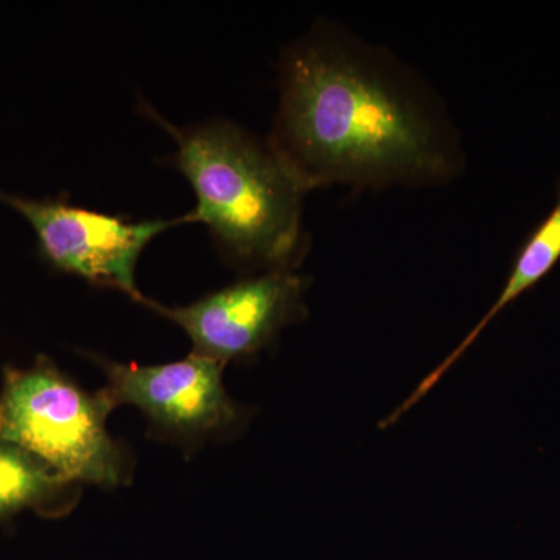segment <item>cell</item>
<instances>
[{
  "instance_id": "6da1fadb",
  "label": "cell",
  "mask_w": 560,
  "mask_h": 560,
  "mask_svg": "<svg viewBox=\"0 0 560 560\" xmlns=\"http://www.w3.org/2000/svg\"><path fill=\"white\" fill-rule=\"evenodd\" d=\"M270 143L307 190L434 184L460 167L448 120L410 70L330 31L283 55Z\"/></svg>"
},
{
  "instance_id": "7a4b0ae2",
  "label": "cell",
  "mask_w": 560,
  "mask_h": 560,
  "mask_svg": "<svg viewBox=\"0 0 560 560\" xmlns=\"http://www.w3.org/2000/svg\"><path fill=\"white\" fill-rule=\"evenodd\" d=\"M176 167L197 197L189 221H201L238 264L290 268L302 248L305 189L271 143L226 120L173 128Z\"/></svg>"
},
{
  "instance_id": "3957f363",
  "label": "cell",
  "mask_w": 560,
  "mask_h": 560,
  "mask_svg": "<svg viewBox=\"0 0 560 560\" xmlns=\"http://www.w3.org/2000/svg\"><path fill=\"white\" fill-rule=\"evenodd\" d=\"M116 405L86 393L46 355L32 368L7 366L0 390V442L14 445L69 482L114 488L125 480L124 451L106 430Z\"/></svg>"
},
{
  "instance_id": "277c9868",
  "label": "cell",
  "mask_w": 560,
  "mask_h": 560,
  "mask_svg": "<svg viewBox=\"0 0 560 560\" xmlns=\"http://www.w3.org/2000/svg\"><path fill=\"white\" fill-rule=\"evenodd\" d=\"M0 201L32 224L40 254L51 267L95 285L119 290L140 304L145 300L136 285L140 254L168 228L189 221V217L131 221L62 200H31L2 190Z\"/></svg>"
},
{
  "instance_id": "5b68a950",
  "label": "cell",
  "mask_w": 560,
  "mask_h": 560,
  "mask_svg": "<svg viewBox=\"0 0 560 560\" xmlns=\"http://www.w3.org/2000/svg\"><path fill=\"white\" fill-rule=\"evenodd\" d=\"M305 289L307 279L291 268H276L184 307H165L147 298L142 304L183 327L194 353L228 363L253 355L300 319Z\"/></svg>"
},
{
  "instance_id": "8992f818",
  "label": "cell",
  "mask_w": 560,
  "mask_h": 560,
  "mask_svg": "<svg viewBox=\"0 0 560 560\" xmlns=\"http://www.w3.org/2000/svg\"><path fill=\"white\" fill-rule=\"evenodd\" d=\"M95 360L108 377L103 390L113 404L135 405L164 433L200 436L238 419L241 411L224 389L223 361L197 353L160 366Z\"/></svg>"
},
{
  "instance_id": "52a82bcc",
  "label": "cell",
  "mask_w": 560,
  "mask_h": 560,
  "mask_svg": "<svg viewBox=\"0 0 560 560\" xmlns=\"http://www.w3.org/2000/svg\"><path fill=\"white\" fill-rule=\"evenodd\" d=\"M560 259V195L559 200L556 202L555 208L548 213L547 219L541 221L536 231L529 235L528 241L517 259L514 261V267L503 290L500 291L499 298L493 302L489 312L480 319V323L469 331L466 338L456 346L451 355L445 357L436 370L430 372L422 382L419 383L418 388L415 389L416 397L422 399L427 393L438 382L441 381L442 375L445 374L453 364L456 363L467 352V349L477 341L482 330L489 326L490 320L495 318L499 313L503 312L508 305L512 304L518 296H522L525 291L533 289L536 283H539L545 276L548 275L556 267Z\"/></svg>"
},
{
  "instance_id": "ba28073f",
  "label": "cell",
  "mask_w": 560,
  "mask_h": 560,
  "mask_svg": "<svg viewBox=\"0 0 560 560\" xmlns=\"http://www.w3.org/2000/svg\"><path fill=\"white\" fill-rule=\"evenodd\" d=\"M72 486L31 453L0 442V522L28 508L50 514Z\"/></svg>"
}]
</instances>
